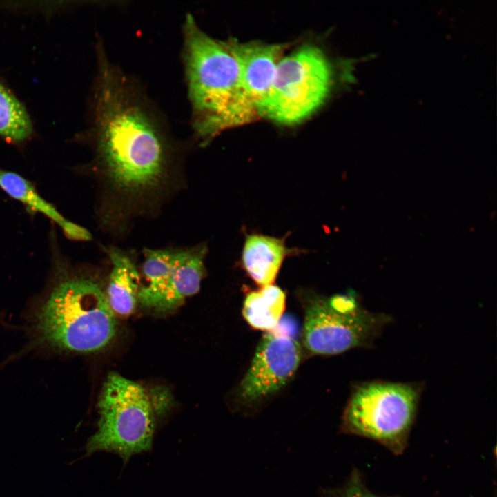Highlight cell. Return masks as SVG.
Masks as SVG:
<instances>
[{"label":"cell","instance_id":"cell-15","mask_svg":"<svg viewBox=\"0 0 497 497\" xmlns=\"http://www.w3.org/2000/svg\"><path fill=\"white\" fill-rule=\"evenodd\" d=\"M32 133V124L26 108L0 84V135L19 142L27 139Z\"/></svg>","mask_w":497,"mask_h":497},{"label":"cell","instance_id":"cell-12","mask_svg":"<svg viewBox=\"0 0 497 497\" xmlns=\"http://www.w3.org/2000/svg\"><path fill=\"white\" fill-rule=\"evenodd\" d=\"M0 188L30 210L53 221L61 228L66 237L75 241L92 240V236L88 230L66 218L39 193L29 180L19 174L0 168Z\"/></svg>","mask_w":497,"mask_h":497},{"label":"cell","instance_id":"cell-1","mask_svg":"<svg viewBox=\"0 0 497 497\" xmlns=\"http://www.w3.org/2000/svg\"><path fill=\"white\" fill-rule=\"evenodd\" d=\"M99 55L92 126L96 166L117 196L138 203L165 184L172 146L138 85L104 52Z\"/></svg>","mask_w":497,"mask_h":497},{"label":"cell","instance_id":"cell-2","mask_svg":"<svg viewBox=\"0 0 497 497\" xmlns=\"http://www.w3.org/2000/svg\"><path fill=\"white\" fill-rule=\"evenodd\" d=\"M183 33L192 128L205 146L222 131L253 121L259 115L241 84L237 62L225 41L204 32L190 14Z\"/></svg>","mask_w":497,"mask_h":497},{"label":"cell","instance_id":"cell-14","mask_svg":"<svg viewBox=\"0 0 497 497\" xmlns=\"http://www.w3.org/2000/svg\"><path fill=\"white\" fill-rule=\"evenodd\" d=\"M286 295L279 286L270 284L249 292L245 298L242 313L253 328L269 331L279 323L285 309Z\"/></svg>","mask_w":497,"mask_h":497},{"label":"cell","instance_id":"cell-6","mask_svg":"<svg viewBox=\"0 0 497 497\" xmlns=\"http://www.w3.org/2000/svg\"><path fill=\"white\" fill-rule=\"evenodd\" d=\"M391 322L387 314L363 308L353 294L314 295L304 304L303 343L313 354H339L370 347Z\"/></svg>","mask_w":497,"mask_h":497},{"label":"cell","instance_id":"cell-7","mask_svg":"<svg viewBox=\"0 0 497 497\" xmlns=\"http://www.w3.org/2000/svg\"><path fill=\"white\" fill-rule=\"evenodd\" d=\"M421 391L413 382L360 383L349 399L344 422L353 433L397 447L413 422Z\"/></svg>","mask_w":497,"mask_h":497},{"label":"cell","instance_id":"cell-9","mask_svg":"<svg viewBox=\"0 0 497 497\" xmlns=\"http://www.w3.org/2000/svg\"><path fill=\"white\" fill-rule=\"evenodd\" d=\"M301 353L300 344L289 335L276 332L266 333L239 384L240 399L252 403L275 393L295 373Z\"/></svg>","mask_w":497,"mask_h":497},{"label":"cell","instance_id":"cell-11","mask_svg":"<svg viewBox=\"0 0 497 497\" xmlns=\"http://www.w3.org/2000/svg\"><path fill=\"white\" fill-rule=\"evenodd\" d=\"M298 253L287 247L285 238L253 233L246 236L241 262L248 275L264 286L273 284L286 257Z\"/></svg>","mask_w":497,"mask_h":497},{"label":"cell","instance_id":"cell-16","mask_svg":"<svg viewBox=\"0 0 497 497\" xmlns=\"http://www.w3.org/2000/svg\"><path fill=\"white\" fill-rule=\"evenodd\" d=\"M343 497H378L364 488L358 481L353 482L347 489Z\"/></svg>","mask_w":497,"mask_h":497},{"label":"cell","instance_id":"cell-4","mask_svg":"<svg viewBox=\"0 0 497 497\" xmlns=\"http://www.w3.org/2000/svg\"><path fill=\"white\" fill-rule=\"evenodd\" d=\"M99 419L86 453L108 451L127 462L150 449L155 428V409L146 389L123 376L110 373L98 402Z\"/></svg>","mask_w":497,"mask_h":497},{"label":"cell","instance_id":"cell-10","mask_svg":"<svg viewBox=\"0 0 497 497\" xmlns=\"http://www.w3.org/2000/svg\"><path fill=\"white\" fill-rule=\"evenodd\" d=\"M238 67L241 84L257 108L271 86L284 46L225 41Z\"/></svg>","mask_w":497,"mask_h":497},{"label":"cell","instance_id":"cell-5","mask_svg":"<svg viewBox=\"0 0 497 497\" xmlns=\"http://www.w3.org/2000/svg\"><path fill=\"white\" fill-rule=\"evenodd\" d=\"M332 69L324 52L304 45L277 65L269 92L257 106L259 116L293 125L311 115L331 89Z\"/></svg>","mask_w":497,"mask_h":497},{"label":"cell","instance_id":"cell-13","mask_svg":"<svg viewBox=\"0 0 497 497\" xmlns=\"http://www.w3.org/2000/svg\"><path fill=\"white\" fill-rule=\"evenodd\" d=\"M112 264L106 296L113 313L130 315L135 309L140 287L139 275L133 259L115 246L105 248Z\"/></svg>","mask_w":497,"mask_h":497},{"label":"cell","instance_id":"cell-8","mask_svg":"<svg viewBox=\"0 0 497 497\" xmlns=\"http://www.w3.org/2000/svg\"><path fill=\"white\" fill-rule=\"evenodd\" d=\"M206 253L204 244L187 248H145V283L140 284L137 302L159 311L177 308L199 291Z\"/></svg>","mask_w":497,"mask_h":497},{"label":"cell","instance_id":"cell-3","mask_svg":"<svg viewBox=\"0 0 497 497\" xmlns=\"http://www.w3.org/2000/svg\"><path fill=\"white\" fill-rule=\"evenodd\" d=\"M51 286L38 309L35 329L41 342L61 350L95 352L116 332L115 315L95 280L55 258Z\"/></svg>","mask_w":497,"mask_h":497}]
</instances>
